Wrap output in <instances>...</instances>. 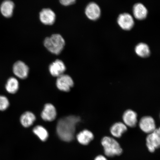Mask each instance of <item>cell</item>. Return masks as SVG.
I'll list each match as a JSON object with an SVG mask.
<instances>
[{"mask_svg": "<svg viewBox=\"0 0 160 160\" xmlns=\"http://www.w3.org/2000/svg\"><path fill=\"white\" fill-rule=\"evenodd\" d=\"M101 144L107 157H113L119 156L122 152V149L118 142L113 138L104 137L101 140Z\"/></svg>", "mask_w": 160, "mask_h": 160, "instance_id": "obj_2", "label": "cell"}, {"mask_svg": "<svg viewBox=\"0 0 160 160\" xmlns=\"http://www.w3.org/2000/svg\"><path fill=\"white\" fill-rule=\"evenodd\" d=\"M117 22L122 29L127 31L131 30L134 25V21L132 17L128 13H124L120 15L118 18Z\"/></svg>", "mask_w": 160, "mask_h": 160, "instance_id": "obj_7", "label": "cell"}, {"mask_svg": "<svg viewBox=\"0 0 160 160\" xmlns=\"http://www.w3.org/2000/svg\"><path fill=\"white\" fill-rule=\"evenodd\" d=\"M56 84L59 90L61 91L68 92L73 87L74 82L70 76L63 74L58 77Z\"/></svg>", "mask_w": 160, "mask_h": 160, "instance_id": "obj_5", "label": "cell"}, {"mask_svg": "<svg viewBox=\"0 0 160 160\" xmlns=\"http://www.w3.org/2000/svg\"><path fill=\"white\" fill-rule=\"evenodd\" d=\"M140 128L144 132L149 134L157 129L155 120L151 116L142 118L139 122Z\"/></svg>", "mask_w": 160, "mask_h": 160, "instance_id": "obj_6", "label": "cell"}, {"mask_svg": "<svg viewBox=\"0 0 160 160\" xmlns=\"http://www.w3.org/2000/svg\"><path fill=\"white\" fill-rule=\"evenodd\" d=\"M13 70L14 74L20 79H25L28 75L29 67L21 61L16 62L13 65Z\"/></svg>", "mask_w": 160, "mask_h": 160, "instance_id": "obj_8", "label": "cell"}, {"mask_svg": "<svg viewBox=\"0 0 160 160\" xmlns=\"http://www.w3.org/2000/svg\"><path fill=\"white\" fill-rule=\"evenodd\" d=\"M39 17L40 21L44 24L50 25L54 23L56 15L51 9H44L40 13Z\"/></svg>", "mask_w": 160, "mask_h": 160, "instance_id": "obj_10", "label": "cell"}, {"mask_svg": "<svg viewBox=\"0 0 160 160\" xmlns=\"http://www.w3.org/2000/svg\"><path fill=\"white\" fill-rule=\"evenodd\" d=\"M146 145L149 151L153 152L159 148L160 145V130L156 129L154 131L148 134L146 138Z\"/></svg>", "mask_w": 160, "mask_h": 160, "instance_id": "obj_4", "label": "cell"}, {"mask_svg": "<svg viewBox=\"0 0 160 160\" xmlns=\"http://www.w3.org/2000/svg\"><path fill=\"white\" fill-rule=\"evenodd\" d=\"M44 45L49 51L55 55L59 54L65 45V41L62 36L58 34L52 35L45 39Z\"/></svg>", "mask_w": 160, "mask_h": 160, "instance_id": "obj_3", "label": "cell"}, {"mask_svg": "<svg viewBox=\"0 0 160 160\" xmlns=\"http://www.w3.org/2000/svg\"><path fill=\"white\" fill-rule=\"evenodd\" d=\"M59 1L62 5L68 6L73 4L76 0H59Z\"/></svg>", "mask_w": 160, "mask_h": 160, "instance_id": "obj_23", "label": "cell"}, {"mask_svg": "<svg viewBox=\"0 0 160 160\" xmlns=\"http://www.w3.org/2000/svg\"><path fill=\"white\" fill-rule=\"evenodd\" d=\"M94 160H108L107 158L104 156L102 155H99L97 156L95 158Z\"/></svg>", "mask_w": 160, "mask_h": 160, "instance_id": "obj_24", "label": "cell"}, {"mask_svg": "<svg viewBox=\"0 0 160 160\" xmlns=\"http://www.w3.org/2000/svg\"><path fill=\"white\" fill-rule=\"evenodd\" d=\"M127 127L121 122L115 123L110 128V132L113 137L119 138L127 131Z\"/></svg>", "mask_w": 160, "mask_h": 160, "instance_id": "obj_15", "label": "cell"}, {"mask_svg": "<svg viewBox=\"0 0 160 160\" xmlns=\"http://www.w3.org/2000/svg\"><path fill=\"white\" fill-rule=\"evenodd\" d=\"M79 143L83 145H88L94 139L93 133L88 130L85 129L80 132L77 135Z\"/></svg>", "mask_w": 160, "mask_h": 160, "instance_id": "obj_14", "label": "cell"}, {"mask_svg": "<svg viewBox=\"0 0 160 160\" xmlns=\"http://www.w3.org/2000/svg\"><path fill=\"white\" fill-rule=\"evenodd\" d=\"M123 123L131 128L136 127L138 122V115L134 111L128 109L124 112L122 116Z\"/></svg>", "mask_w": 160, "mask_h": 160, "instance_id": "obj_9", "label": "cell"}, {"mask_svg": "<svg viewBox=\"0 0 160 160\" xmlns=\"http://www.w3.org/2000/svg\"><path fill=\"white\" fill-rule=\"evenodd\" d=\"M33 132L39 138L41 141L44 142L48 138V133L45 128L42 126H36L33 130Z\"/></svg>", "mask_w": 160, "mask_h": 160, "instance_id": "obj_21", "label": "cell"}, {"mask_svg": "<svg viewBox=\"0 0 160 160\" xmlns=\"http://www.w3.org/2000/svg\"><path fill=\"white\" fill-rule=\"evenodd\" d=\"M35 120L36 117L33 113L26 112L21 115L20 121L24 127L28 128L32 125Z\"/></svg>", "mask_w": 160, "mask_h": 160, "instance_id": "obj_18", "label": "cell"}, {"mask_svg": "<svg viewBox=\"0 0 160 160\" xmlns=\"http://www.w3.org/2000/svg\"><path fill=\"white\" fill-rule=\"evenodd\" d=\"M57 112L54 106L51 103H47L41 113L42 119L46 121L51 122L57 117Z\"/></svg>", "mask_w": 160, "mask_h": 160, "instance_id": "obj_12", "label": "cell"}, {"mask_svg": "<svg viewBox=\"0 0 160 160\" xmlns=\"http://www.w3.org/2000/svg\"><path fill=\"white\" fill-rule=\"evenodd\" d=\"M135 51L139 57L145 58L148 57L150 54V51L148 46L144 43H140L136 46Z\"/></svg>", "mask_w": 160, "mask_h": 160, "instance_id": "obj_20", "label": "cell"}, {"mask_svg": "<svg viewBox=\"0 0 160 160\" xmlns=\"http://www.w3.org/2000/svg\"><path fill=\"white\" fill-rule=\"evenodd\" d=\"M9 106V100L4 96L0 95V111L7 110Z\"/></svg>", "mask_w": 160, "mask_h": 160, "instance_id": "obj_22", "label": "cell"}, {"mask_svg": "<svg viewBox=\"0 0 160 160\" xmlns=\"http://www.w3.org/2000/svg\"><path fill=\"white\" fill-rule=\"evenodd\" d=\"M85 12L87 17L93 21L99 18L101 14V9L99 6L94 2L90 3L87 6Z\"/></svg>", "mask_w": 160, "mask_h": 160, "instance_id": "obj_11", "label": "cell"}, {"mask_svg": "<svg viewBox=\"0 0 160 160\" xmlns=\"http://www.w3.org/2000/svg\"><path fill=\"white\" fill-rule=\"evenodd\" d=\"M19 82L15 78L11 77L8 80L5 86V88L8 92L14 94L19 89Z\"/></svg>", "mask_w": 160, "mask_h": 160, "instance_id": "obj_19", "label": "cell"}, {"mask_svg": "<svg viewBox=\"0 0 160 160\" xmlns=\"http://www.w3.org/2000/svg\"><path fill=\"white\" fill-rule=\"evenodd\" d=\"M64 63L61 60L57 59L49 67V71L51 75L53 77H58L63 74L66 70Z\"/></svg>", "mask_w": 160, "mask_h": 160, "instance_id": "obj_13", "label": "cell"}, {"mask_svg": "<svg viewBox=\"0 0 160 160\" xmlns=\"http://www.w3.org/2000/svg\"><path fill=\"white\" fill-rule=\"evenodd\" d=\"M133 14L135 18L142 20L146 18L148 15V11L144 5L141 3L136 4L133 7Z\"/></svg>", "mask_w": 160, "mask_h": 160, "instance_id": "obj_16", "label": "cell"}, {"mask_svg": "<svg viewBox=\"0 0 160 160\" xmlns=\"http://www.w3.org/2000/svg\"><path fill=\"white\" fill-rule=\"evenodd\" d=\"M14 3L11 0H6L2 3L1 7V12L6 18H10L13 15Z\"/></svg>", "mask_w": 160, "mask_h": 160, "instance_id": "obj_17", "label": "cell"}, {"mask_svg": "<svg viewBox=\"0 0 160 160\" xmlns=\"http://www.w3.org/2000/svg\"><path fill=\"white\" fill-rule=\"evenodd\" d=\"M81 121L79 117L74 115L62 118L57 123V131L58 136L62 141L71 142L73 140L76 126Z\"/></svg>", "mask_w": 160, "mask_h": 160, "instance_id": "obj_1", "label": "cell"}]
</instances>
